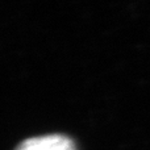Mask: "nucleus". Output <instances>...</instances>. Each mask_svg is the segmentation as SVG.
<instances>
[{"label": "nucleus", "instance_id": "1", "mask_svg": "<svg viewBox=\"0 0 150 150\" xmlns=\"http://www.w3.org/2000/svg\"><path fill=\"white\" fill-rule=\"evenodd\" d=\"M15 150H76V146L69 136L45 134L26 138Z\"/></svg>", "mask_w": 150, "mask_h": 150}]
</instances>
